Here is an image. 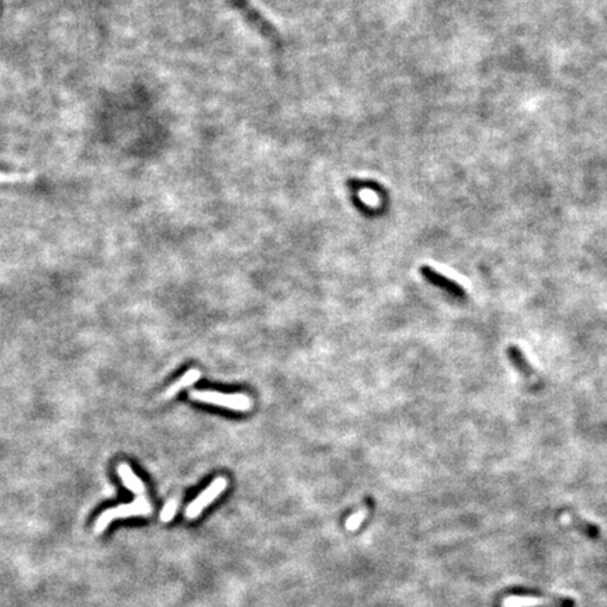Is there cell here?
<instances>
[{"mask_svg":"<svg viewBox=\"0 0 607 607\" xmlns=\"http://www.w3.org/2000/svg\"><path fill=\"white\" fill-rule=\"evenodd\" d=\"M153 514V506L152 502L148 496V491L145 492H140L135 494V498L133 502L130 503H121L117 505L115 507L107 509L98 518L94 523V531L100 534L103 533L109 525H111L114 520L118 519H129V518H137V516H142V518H148Z\"/></svg>","mask_w":607,"mask_h":607,"instance_id":"cell-1","label":"cell"},{"mask_svg":"<svg viewBox=\"0 0 607 607\" xmlns=\"http://www.w3.org/2000/svg\"><path fill=\"white\" fill-rule=\"evenodd\" d=\"M188 397L197 402H204L236 412H247L253 406L252 398L245 394H223L211 390H193L188 393Z\"/></svg>","mask_w":607,"mask_h":607,"instance_id":"cell-2","label":"cell"},{"mask_svg":"<svg viewBox=\"0 0 607 607\" xmlns=\"http://www.w3.org/2000/svg\"><path fill=\"white\" fill-rule=\"evenodd\" d=\"M227 488H228L227 478L218 476V478L212 479L211 484L203 492H200V495L195 500H191L187 505L186 512H184L186 519L196 520L214 500H217L219 498V495Z\"/></svg>","mask_w":607,"mask_h":607,"instance_id":"cell-3","label":"cell"},{"mask_svg":"<svg viewBox=\"0 0 607 607\" xmlns=\"http://www.w3.org/2000/svg\"><path fill=\"white\" fill-rule=\"evenodd\" d=\"M235 9L239 10V13L246 19V21L253 27L256 28L262 36H265L266 38L272 40V41H278V36L276 28L256 10L254 9L247 0H232Z\"/></svg>","mask_w":607,"mask_h":607,"instance_id":"cell-4","label":"cell"},{"mask_svg":"<svg viewBox=\"0 0 607 607\" xmlns=\"http://www.w3.org/2000/svg\"><path fill=\"white\" fill-rule=\"evenodd\" d=\"M505 607H573L575 602L571 597L551 595V596H514L503 602Z\"/></svg>","mask_w":607,"mask_h":607,"instance_id":"cell-5","label":"cell"},{"mask_svg":"<svg viewBox=\"0 0 607 607\" xmlns=\"http://www.w3.org/2000/svg\"><path fill=\"white\" fill-rule=\"evenodd\" d=\"M421 273H422V276H423L429 283H432V284L440 287V289L445 290L447 293H450V294H453V296H456V297H465V290H464V287H463V285H460L459 283H456L454 280H452V278H449V277L443 276L441 273L436 272L433 267H430V266H422V267H421Z\"/></svg>","mask_w":607,"mask_h":607,"instance_id":"cell-6","label":"cell"},{"mask_svg":"<svg viewBox=\"0 0 607 607\" xmlns=\"http://www.w3.org/2000/svg\"><path fill=\"white\" fill-rule=\"evenodd\" d=\"M201 378V373L197 368H190L187 370L179 379H176V382L165 391L164 397L165 398H173L175 395H177L181 390L196 384V382Z\"/></svg>","mask_w":607,"mask_h":607,"instance_id":"cell-7","label":"cell"},{"mask_svg":"<svg viewBox=\"0 0 607 607\" xmlns=\"http://www.w3.org/2000/svg\"><path fill=\"white\" fill-rule=\"evenodd\" d=\"M507 356H509V359H510V362H512L515 366H516V368L523 374V375H526L527 378H531V377H534V368L531 367V364L529 363V360L526 359V356L523 355V351L518 347V346H510L509 349H507Z\"/></svg>","mask_w":607,"mask_h":607,"instance_id":"cell-8","label":"cell"},{"mask_svg":"<svg viewBox=\"0 0 607 607\" xmlns=\"http://www.w3.org/2000/svg\"><path fill=\"white\" fill-rule=\"evenodd\" d=\"M566 520L569 522L571 526H573L575 529H578L581 533H584L585 536L591 537V538H596L600 534V529L599 526L582 519L581 516L575 515V514H568L566 515Z\"/></svg>","mask_w":607,"mask_h":607,"instance_id":"cell-9","label":"cell"},{"mask_svg":"<svg viewBox=\"0 0 607 607\" xmlns=\"http://www.w3.org/2000/svg\"><path fill=\"white\" fill-rule=\"evenodd\" d=\"M36 179L34 173H0V183H21L33 181Z\"/></svg>","mask_w":607,"mask_h":607,"instance_id":"cell-10","label":"cell"},{"mask_svg":"<svg viewBox=\"0 0 607 607\" xmlns=\"http://www.w3.org/2000/svg\"><path fill=\"white\" fill-rule=\"evenodd\" d=\"M366 516H367V510L366 509L360 510V512H356L355 515H351L346 520V529L347 530H356V529H359L363 525Z\"/></svg>","mask_w":607,"mask_h":607,"instance_id":"cell-11","label":"cell"},{"mask_svg":"<svg viewBox=\"0 0 607 607\" xmlns=\"http://www.w3.org/2000/svg\"><path fill=\"white\" fill-rule=\"evenodd\" d=\"M176 510H177V502L175 499L166 502L165 507L162 509V512H161V520L165 523L173 520V518L176 515Z\"/></svg>","mask_w":607,"mask_h":607,"instance_id":"cell-12","label":"cell"}]
</instances>
